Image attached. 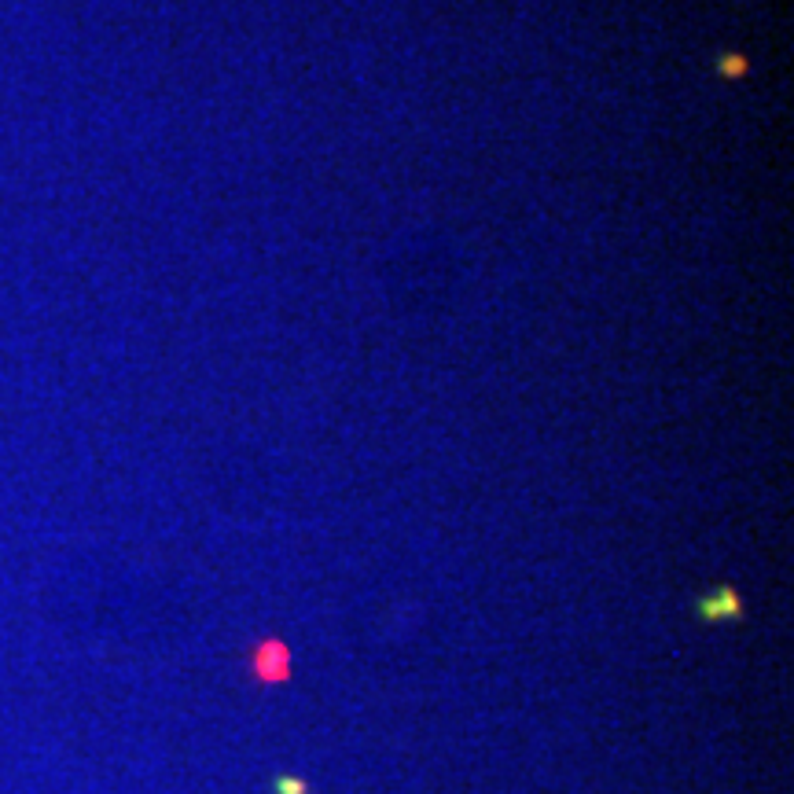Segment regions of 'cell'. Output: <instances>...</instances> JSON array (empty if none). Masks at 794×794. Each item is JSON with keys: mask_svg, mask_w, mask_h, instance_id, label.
<instances>
[{"mask_svg": "<svg viewBox=\"0 0 794 794\" xmlns=\"http://www.w3.org/2000/svg\"><path fill=\"white\" fill-rule=\"evenodd\" d=\"M254 670H258L261 681H284V677H287V651H284V644L269 640V644L258 651V658H254Z\"/></svg>", "mask_w": 794, "mask_h": 794, "instance_id": "6da1fadb", "label": "cell"}, {"mask_svg": "<svg viewBox=\"0 0 794 794\" xmlns=\"http://www.w3.org/2000/svg\"><path fill=\"white\" fill-rule=\"evenodd\" d=\"M699 611H703L706 622H717V618H739V600L732 589H717L710 600L699 603Z\"/></svg>", "mask_w": 794, "mask_h": 794, "instance_id": "7a4b0ae2", "label": "cell"}, {"mask_svg": "<svg viewBox=\"0 0 794 794\" xmlns=\"http://www.w3.org/2000/svg\"><path fill=\"white\" fill-rule=\"evenodd\" d=\"M273 787H276V794H309V783L295 780V776H276Z\"/></svg>", "mask_w": 794, "mask_h": 794, "instance_id": "3957f363", "label": "cell"}]
</instances>
